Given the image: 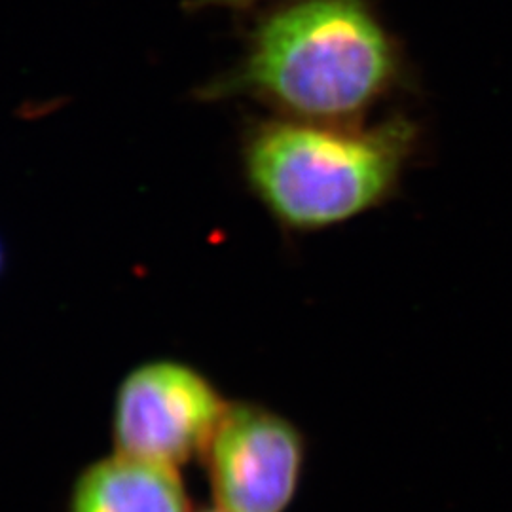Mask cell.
<instances>
[{"label": "cell", "instance_id": "5", "mask_svg": "<svg viewBox=\"0 0 512 512\" xmlns=\"http://www.w3.org/2000/svg\"><path fill=\"white\" fill-rule=\"evenodd\" d=\"M67 512H196L179 469L112 452L73 480Z\"/></svg>", "mask_w": 512, "mask_h": 512}, {"label": "cell", "instance_id": "8", "mask_svg": "<svg viewBox=\"0 0 512 512\" xmlns=\"http://www.w3.org/2000/svg\"><path fill=\"white\" fill-rule=\"evenodd\" d=\"M196 512H228L224 511V509H219V507H215V505H211V507H207V509H202V511Z\"/></svg>", "mask_w": 512, "mask_h": 512}, {"label": "cell", "instance_id": "1", "mask_svg": "<svg viewBox=\"0 0 512 512\" xmlns=\"http://www.w3.org/2000/svg\"><path fill=\"white\" fill-rule=\"evenodd\" d=\"M408 80L401 42L370 0H287L256 21L238 65L203 97H245L300 120L363 122Z\"/></svg>", "mask_w": 512, "mask_h": 512}, {"label": "cell", "instance_id": "3", "mask_svg": "<svg viewBox=\"0 0 512 512\" xmlns=\"http://www.w3.org/2000/svg\"><path fill=\"white\" fill-rule=\"evenodd\" d=\"M228 404L200 368L167 357L145 361L116 387L112 452L181 471L202 459Z\"/></svg>", "mask_w": 512, "mask_h": 512}, {"label": "cell", "instance_id": "6", "mask_svg": "<svg viewBox=\"0 0 512 512\" xmlns=\"http://www.w3.org/2000/svg\"><path fill=\"white\" fill-rule=\"evenodd\" d=\"M262 2H275V0H190L192 8H251ZM287 2V0H277Z\"/></svg>", "mask_w": 512, "mask_h": 512}, {"label": "cell", "instance_id": "2", "mask_svg": "<svg viewBox=\"0 0 512 512\" xmlns=\"http://www.w3.org/2000/svg\"><path fill=\"white\" fill-rule=\"evenodd\" d=\"M421 128L404 114L378 122L262 118L241 137L245 183L287 232L313 234L384 207L418 156Z\"/></svg>", "mask_w": 512, "mask_h": 512}, {"label": "cell", "instance_id": "4", "mask_svg": "<svg viewBox=\"0 0 512 512\" xmlns=\"http://www.w3.org/2000/svg\"><path fill=\"white\" fill-rule=\"evenodd\" d=\"M306 461L300 427L253 401H230L200 459L213 505L228 512L289 511Z\"/></svg>", "mask_w": 512, "mask_h": 512}, {"label": "cell", "instance_id": "7", "mask_svg": "<svg viewBox=\"0 0 512 512\" xmlns=\"http://www.w3.org/2000/svg\"><path fill=\"white\" fill-rule=\"evenodd\" d=\"M4 264H6V255H4V245L0 241V275L4 272Z\"/></svg>", "mask_w": 512, "mask_h": 512}]
</instances>
